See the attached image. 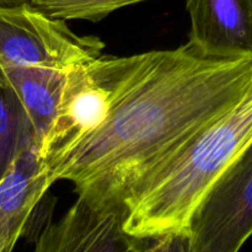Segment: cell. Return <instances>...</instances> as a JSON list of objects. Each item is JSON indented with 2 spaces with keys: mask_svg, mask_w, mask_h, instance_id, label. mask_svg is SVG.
I'll use <instances>...</instances> for the list:
<instances>
[{
  "mask_svg": "<svg viewBox=\"0 0 252 252\" xmlns=\"http://www.w3.org/2000/svg\"><path fill=\"white\" fill-rule=\"evenodd\" d=\"M252 81V58H216L193 44L145 52L105 122L47 162L49 180L78 197L123 208L202 127L230 108Z\"/></svg>",
  "mask_w": 252,
  "mask_h": 252,
  "instance_id": "1",
  "label": "cell"
},
{
  "mask_svg": "<svg viewBox=\"0 0 252 252\" xmlns=\"http://www.w3.org/2000/svg\"><path fill=\"white\" fill-rule=\"evenodd\" d=\"M252 143V81L243 96L207 123L126 203L125 228L138 239L187 233L192 216Z\"/></svg>",
  "mask_w": 252,
  "mask_h": 252,
  "instance_id": "2",
  "label": "cell"
},
{
  "mask_svg": "<svg viewBox=\"0 0 252 252\" xmlns=\"http://www.w3.org/2000/svg\"><path fill=\"white\" fill-rule=\"evenodd\" d=\"M145 59L100 56L66 73L56 121L39 155L46 161L95 132L106 121Z\"/></svg>",
  "mask_w": 252,
  "mask_h": 252,
  "instance_id": "3",
  "label": "cell"
},
{
  "mask_svg": "<svg viewBox=\"0 0 252 252\" xmlns=\"http://www.w3.org/2000/svg\"><path fill=\"white\" fill-rule=\"evenodd\" d=\"M98 37L79 36L65 21L52 19L30 4L0 7V64L69 73L102 56Z\"/></svg>",
  "mask_w": 252,
  "mask_h": 252,
  "instance_id": "4",
  "label": "cell"
},
{
  "mask_svg": "<svg viewBox=\"0 0 252 252\" xmlns=\"http://www.w3.org/2000/svg\"><path fill=\"white\" fill-rule=\"evenodd\" d=\"M189 252H239L252 236V143L196 209L187 230Z\"/></svg>",
  "mask_w": 252,
  "mask_h": 252,
  "instance_id": "5",
  "label": "cell"
},
{
  "mask_svg": "<svg viewBox=\"0 0 252 252\" xmlns=\"http://www.w3.org/2000/svg\"><path fill=\"white\" fill-rule=\"evenodd\" d=\"M123 208H106L78 197L58 221L34 241L33 252H137L145 239L127 233Z\"/></svg>",
  "mask_w": 252,
  "mask_h": 252,
  "instance_id": "6",
  "label": "cell"
},
{
  "mask_svg": "<svg viewBox=\"0 0 252 252\" xmlns=\"http://www.w3.org/2000/svg\"><path fill=\"white\" fill-rule=\"evenodd\" d=\"M189 42L216 58H252V0H186Z\"/></svg>",
  "mask_w": 252,
  "mask_h": 252,
  "instance_id": "7",
  "label": "cell"
},
{
  "mask_svg": "<svg viewBox=\"0 0 252 252\" xmlns=\"http://www.w3.org/2000/svg\"><path fill=\"white\" fill-rule=\"evenodd\" d=\"M65 79L66 73L53 69L0 64V84L14 94L24 108L38 152L56 121Z\"/></svg>",
  "mask_w": 252,
  "mask_h": 252,
  "instance_id": "8",
  "label": "cell"
},
{
  "mask_svg": "<svg viewBox=\"0 0 252 252\" xmlns=\"http://www.w3.org/2000/svg\"><path fill=\"white\" fill-rule=\"evenodd\" d=\"M47 162L34 145L20 153L0 179V228L25 235L49 187Z\"/></svg>",
  "mask_w": 252,
  "mask_h": 252,
  "instance_id": "9",
  "label": "cell"
},
{
  "mask_svg": "<svg viewBox=\"0 0 252 252\" xmlns=\"http://www.w3.org/2000/svg\"><path fill=\"white\" fill-rule=\"evenodd\" d=\"M34 145L31 123L14 94L0 84V179L15 158Z\"/></svg>",
  "mask_w": 252,
  "mask_h": 252,
  "instance_id": "10",
  "label": "cell"
},
{
  "mask_svg": "<svg viewBox=\"0 0 252 252\" xmlns=\"http://www.w3.org/2000/svg\"><path fill=\"white\" fill-rule=\"evenodd\" d=\"M144 1L148 0H31V5L52 19L97 22L116 10Z\"/></svg>",
  "mask_w": 252,
  "mask_h": 252,
  "instance_id": "11",
  "label": "cell"
},
{
  "mask_svg": "<svg viewBox=\"0 0 252 252\" xmlns=\"http://www.w3.org/2000/svg\"><path fill=\"white\" fill-rule=\"evenodd\" d=\"M159 252H189V240L187 233L169 234L157 238Z\"/></svg>",
  "mask_w": 252,
  "mask_h": 252,
  "instance_id": "12",
  "label": "cell"
},
{
  "mask_svg": "<svg viewBox=\"0 0 252 252\" xmlns=\"http://www.w3.org/2000/svg\"><path fill=\"white\" fill-rule=\"evenodd\" d=\"M21 234L9 229L0 228V252H12Z\"/></svg>",
  "mask_w": 252,
  "mask_h": 252,
  "instance_id": "13",
  "label": "cell"
},
{
  "mask_svg": "<svg viewBox=\"0 0 252 252\" xmlns=\"http://www.w3.org/2000/svg\"><path fill=\"white\" fill-rule=\"evenodd\" d=\"M137 252H159L157 239H145L144 244Z\"/></svg>",
  "mask_w": 252,
  "mask_h": 252,
  "instance_id": "14",
  "label": "cell"
},
{
  "mask_svg": "<svg viewBox=\"0 0 252 252\" xmlns=\"http://www.w3.org/2000/svg\"><path fill=\"white\" fill-rule=\"evenodd\" d=\"M31 0H0V7H15L30 4Z\"/></svg>",
  "mask_w": 252,
  "mask_h": 252,
  "instance_id": "15",
  "label": "cell"
}]
</instances>
